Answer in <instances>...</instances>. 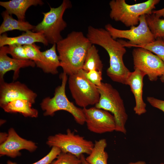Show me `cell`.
Wrapping results in <instances>:
<instances>
[{"mask_svg": "<svg viewBox=\"0 0 164 164\" xmlns=\"http://www.w3.org/2000/svg\"><path fill=\"white\" fill-rule=\"evenodd\" d=\"M72 7L70 0H63L58 7H50L49 11L42 13V21L35 26L32 32L42 33L48 43L56 44L63 39L61 32L67 26V23L63 19L64 13Z\"/></svg>", "mask_w": 164, "mask_h": 164, "instance_id": "8992f818", "label": "cell"}, {"mask_svg": "<svg viewBox=\"0 0 164 164\" xmlns=\"http://www.w3.org/2000/svg\"><path fill=\"white\" fill-rule=\"evenodd\" d=\"M43 2L41 0H12L6 2H0V5L5 9L11 15H15L18 20L25 21V14L30 6L42 5Z\"/></svg>", "mask_w": 164, "mask_h": 164, "instance_id": "e0dca14e", "label": "cell"}, {"mask_svg": "<svg viewBox=\"0 0 164 164\" xmlns=\"http://www.w3.org/2000/svg\"><path fill=\"white\" fill-rule=\"evenodd\" d=\"M23 46L26 55L29 60H32L35 63L41 60L42 52L40 50V47L35 43Z\"/></svg>", "mask_w": 164, "mask_h": 164, "instance_id": "484cf974", "label": "cell"}, {"mask_svg": "<svg viewBox=\"0 0 164 164\" xmlns=\"http://www.w3.org/2000/svg\"><path fill=\"white\" fill-rule=\"evenodd\" d=\"M105 28L114 39L124 38L129 40L128 42H126L118 40L125 47H131L133 46L145 44L155 40L147 25L145 15L140 17L138 26H131L128 30L118 29L110 24L106 25Z\"/></svg>", "mask_w": 164, "mask_h": 164, "instance_id": "9c48e42d", "label": "cell"}, {"mask_svg": "<svg viewBox=\"0 0 164 164\" xmlns=\"http://www.w3.org/2000/svg\"><path fill=\"white\" fill-rule=\"evenodd\" d=\"M56 48V44H54L50 49L42 52L41 60L35 63L45 73L55 75L58 73L57 69L60 67V63Z\"/></svg>", "mask_w": 164, "mask_h": 164, "instance_id": "ac0fdd59", "label": "cell"}, {"mask_svg": "<svg viewBox=\"0 0 164 164\" xmlns=\"http://www.w3.org/2000/svg\"><path fill=\"white\" fill-rule=\"evenodd\" d=\"M92 45L82 32L74 31L57 43L56 49L63 72L70 76L82 69Z\"/></svg>", "mask_w": 164, "mask_h": 164, "instance_id": "7a4b0ae2", "label": "cell"}, {"mask_svg": "<svg viewBox=\"0 0 164 164\" xmlns=\"http://www.w3.org/2000/svg\"><path fill=\"white\" fill-rule=\"evenodd\" d=\"M128 164H146V163L144 161H138L134 162H130Z\"/></svg>", "mask_w": 164, "mask_h": 164, "instance_id": "836d02e7", "label": "cell"}, {"mask_svg": "<svg viewBox=\"0 0 164 164\" xmlns=\"http://www.w3.org/2000/svg\"><path fill=\"white\" fill-rule=\"evenodd\" d=\"M159 0H148L133 5L127 3L125 0H112L109 5L111 9L110 18L120 22L126 26H135L139 24L140 17L152 14Z\"/></svg>", "mask_w": 164, "mask_h": 164, "instance_id": "277c9868", "label": "cell"}, {"mask_svg": "<svg viewBox=\"0 0 164 164\" xmlns=\"http://www.w3.org/2000/svg\"><path fill=\"white\" fill-rule=\"evenodd\" d=\"M37 94L26 85L19 81L7 83L0 81V106L1 107L12 101L18 99L27 100L34 104Z\"/></svg>", "mask_w": 164, "mask_h": 164, "instance_id": "7c38bea8", "label": "cell"}, {"mask_svg": "<svg viewBox=\"0 0 164 164\" xmlns=\"http://www.w3.org/2000/svg\"><path fill=\"white\" fill-rule=\"evenodd\" d=\"M97 87L100 96L99 101L95 107L111 112L115 119V131L126 134L125 126L128 115L119 92L108 83L102 82L101 85Z\"/></svg>", "mask_w": 164, "mask_h": 164, "instance_id": "5b68a950", "label": "cell"}, {"mask_svg": "<svg viewBox=\"0 0 164 164\" xmlns=\"http://www.w3.org/2000/svg\"><path fill=\"white\" fill-rule=\"evenodd\" d=\"M87 37L92 44L102 47L108 53L110 65L106 70L107 75L114 82L120 83L125 82L131 72L123 61V56L126 52L125 47L103 28L89 26Z\"/></svg>", "mask_w": 164, "mask_h": 164, "instance_id": "6da1fadb", "label": "cell"}, {"mask_svg": "<svg viewBox=\"0 0 164 164\" xmlns=\"http://www.w3.org/2000/svg\"><path fill=\"white\" fill-rule=\"evenodd\" d=\"M46 144L50 147H57L61 152L70 153L79 158L84 154L89 155L94 144L91 141L75 134L70 129L67 130L66 133H58L50 136Z\"/></svg>", "mask_w": 164, "mask_h": 164, "instance_id": "ba28073f", "label": "cell"}, {"mask_svg": "<svg viewBox=\"0 0 164 164\" xmlns=\"http://www.w3.org/2000/svg\"><path fill=\"white\" fill-rule=\"evenodd\" d=\"M8 136V134L5 133H0V144L3 143L7 138Z\"/></svg>", "mask_w": 164, "mask_h": 164, "instance_id": "1f68e13d", "label": "cell"}, {"mask_svg": "<svg viewBox=\"0 0 164 164\" xmlns=\"http://www.w3.org/2000/svg\"><path fill=\"white\" fill-rule=\"evenodd\" d=\"M67 75L63 72L61 74V85L55 88L53 97H47L43 100L40 104V107L44 111V116H53L56 111L63 110L71 114L77 124L82 125L85 123L83 109L75 106L69 100L66 95L65 88L68 80Z\"/></svg>", "mask_w": 164, "mask_h": 164, "instance_id": "3957f363", "label": "cell"}, {"mask_svg": "<svg viewBox=\"0 0 164 164\" xmlns=\"http://www.w3.org/2000/svg\"><path fill=\"white\" fill-rule=\"evenodd\" d=\"M32 104L27 100L20 99L11 101L1 108L6 112L19 113L25 117L36 118L38 116V111L32 108Z\"/></svg>", "mask_w": 164, "mask_h": 164, "instance_id": "d6986e66", "label": "cell"}, {"mask_svg": "<svg viewBox=\"0 0 164 164\" xmlns=\"http://www.w3.org/2000/svg\"><path fill=\"white\" fill-rule=\"evenodd\" d=\"M147 25L155 40L164 42V19H161L154 14L145 15Z\"/></svg>", "mask_w": 164, "mask_h": 164, "instance_id": "603a6c76", "label": "cell"}, {"mask_svg": "<svg viewBox=\"0 0 164 164\" xmlns=\"http://www.w3.org/2000/svg\"><path fill=\"white\" fill-rule=\"evenodd\" d=\"M132 47H140L146 49L154 53L164 63V42L157 39L149 43Z\"/></svg>", "mask_w": 164, "mask_h": 164, "instance_id": "cb8c5ba5", "label": "cell"}, {"mask_svg": "<svg viewBox=\"0 0 164 164\" xmlns=\"http://www.w3.org/2000/svg\"><path fill=\"white\" fill-rule=\"evenodd\" d=\"M145 75L138 69H135L134 71L131 72L127 81V85L130 86L135 98V105L134 111L138 115L143 114L147 111L146 104L142 97L143 79Z\"/></svg>", "mask_w": 164, "mask_h": 164, "instance_id": "5bb4252c", "label": "cell"}, {"mask_svg": "<svg viewBox=\"0 0 164 164\" xmlns=\"http://www.w3.org/2000/svg\"><path fill=\"white\" fill-rule=\"evenodd\" d=\"M147 100L152 107L164 112V100H160L152 97H148Z\"/></svg>", "mask_w": 164, "mask_h": 164, "instance_id": "f546056e", "label": "cell"}, {"mask_svg": "<svg viewBox=\"0 0 164 164\" xmlns=\"http://www.w3.org/2000/svg\"><path fill=\"white\" fill-rule=\"evenodd\" d=\"M152 13L159 17L164 18V8L158 10H154L152 11Z\"/></svg>", "mask_w": 164, "mask_h": 164, "instance_id": "4dcf8cb0", "label": "cell"}, {"mask_svg": "<svg viewBox=\"0 0 164 164\" xmlns=\"http://www.w3.org/2000/svg\"><path fill=\"white\" fill-rule=\"evenodd\" d=\"M80 158L81 161V164H90L86 160L84 154L82 155Z\"/></svg>", "mask_w": 164, "mask_h": 164, "instance_id": "d6a6232c", "label": "cell"}, {"mask_svg": "<svg viewBox=\"0 0 164 164\" xmlns=\"http://www.w3.org/2000/svg\"><path fill=\"white\" fill-rule=\"evenodd\" d=\"M159 164H164V163L161 162V163H160Z\"/></svg>", "mask_w": 164, "mask_h": 164, "instance_id": "d590c367", "label": "cell"}, {"mask_svg": "<svg viewBox=\"0 0 164 164\" xmlns=\"http://www.w3.org/2000/svg\"><path fill=\"white\" fill-rule=\"evenodd\" d=\"M160 79L162 82H164V73L160 77Z\"/></svg>", "mask_w": 164, "mask_h": 164, "instance_id": "e575fe53", "label": "cell"}, {"mask_svg": "<svg viewBox=\"0 0 164 164\" xmlns=\"http://www.w3.org/2000/svg\"><path fill=\"white\" fill-rule=\"evenodd\" d=\"M36 42L42 43L46 46H48L49 44L42 33L31 31L15 37H8L6 33L0 36V47L13 44L22 46L30 45Z\"/></svg>", "mask_w": 164, "mask_h": 164, "instance_id": "2e32d148", "label": "cell"}, {"mask_svg": "<svg viewBox=\"0 0 164 164\" xmlns=\"http://www.w3.org/2000/svg\"><path fill=\"white\" fill-rule=\"evenodd\" d=\"M50 164H81L80 158L70 153L61 152Z\"/></svg>", "mask_w": 164, "mask_h": 164, "instance_id": "d4e9b609", "label": "cell"}, {"mask_svg": "<svg viewBox=\"0 0 164 164\" xmlns=\"http://www.w3.org/2000/svg\"><path fill=\"white\" fill-rule=\"evenodd\" d=\"M85 75L87 79L96 86H99L101 84L102 71L96 70L85 71Z\"/></svg>", "mask_w": 164, "mask_h": 164, "instance_id": "f1b7e54d", "label": "cell"}, {"mask_svg": "<svg viewBox=\"0 0 164 164\" xmlns=\"http://www.w3.org/2000/svg\"><path fill=\"white\" fill-rule=\"evenodd\" d=\"M7 46L0 47V81L4 80V76L8 71H14L13 80L19 77L21 68L31 67H34L35 62L29 60H20L11 58L7 55Z\"/></svg>", "mask_w": 164, "mask_h": 164, "instance_id": "9a60e30c", "label": "cell"}, {"mask_svg": "<svg viewBox=\"0 0 164 164\" xmlns=\"http://www.w3.org/2000/svg\"><path fill=\"white\" fill-rule=\"evenodd\" d=\"M37 148L35 142L22 138L13 128H11L9 130L7 139L0 144V155L14 158L21 155L20 151L22 150L32 152Z\"/></svg>", "mask_w": 164, "mask_h": 164, "instance_id": "4fadbf2b", "label": "cell"}, {"mask_svg": "<svg viewBox=\"0 0 164 164\" xmlns=\"http://www.w3.org/2000/svg\"><path fill=\"white\" fill-rule=\"evenodd\" d=\"M50 151L45 156L40 160L31 164H50L61 152V150L58 148L52 147ZM7 164H17L16 163L8 160Z\"/></svg>", "mask_w": 164, "mask_h": 164, "instance_id": "83f0119b", "label": "cell"}, {"mask_svg": "<svg viewBox=\"0 0 164 164\" xmlns=\"http://www.w3.org/2000/svg\"><path fill=\"white\" fill-rule=\"evenodd\" d=\"M83 109L85 123L90 131L102 134L115 131L114 118L109 112L95 107Z\"/></svg>", "mask_w": 164, "mask_h": 164, "instance_id": "8fae6325", "label": "cell"}, {"mask_svg": "<svg viewBox=\"0 0 164 164\" xmlns=\"http://www.w3.org/2000/svg\"><path fill=\"white\" fill-rule=\"evenodd\" d=\"M103 67L98 50L92 44L87 50L82 69L86 72L93 70L102 71Z\"/></svg>", "mask_w": 164, "mask_h": 164, "instance_id": "7402d4cb", "label": "cell"}, {"mask_svg": "<svg viewBox=\"0 0 164 164\" xmlns=\"http://www.w3.org/2000/svg\"><path fill=\"white\" fill-rule=\"evenodd\" d=\"M7 52L12 58L20 60H29L23 46L13 44L7 46Z\"/></svg>", "mask_w": 164, "mask_h": 164, "instance_id": "4316f807", "label": "cell"}, {"mask_svg": "<svg viewBox=\"0 0 164 164\" xmlns=\"http://www.w3.org/2000/svg\"><path fill=\"white\" fill-rule=\"evenodd\" d=\"M68 82L72 96L77 105L83 108L98 103L100 95L97 86L87 79L83 69L70 75Z\"/></svg>", "mask_w": 164, "mask_h": 164, "instance_id": "52a82bcc", "label": "cell"}, {"mask_svg": "<svg viewBox=\"0 0 164 164\" xmlns=\"http://www.w3.org/2000/svg\"><path fill=\"white\" fill-rule=\"evenodd\" d=\"M134 69L147 75L152 81L157 80L164 73V63L157 56L144 48L136 47L132 52Z\"/></svg>", "mask_w": 164, "mask_h": 164, "instance_id": "30bf717a", "label": "cell"}, {"mask_svg": "<svg viewBox=\"0 0 164 164\" xmlns=\"http://www.w3.org/2000/svg\"><path fill=\"white\" fill-rule=\"evenodd\" d=\"M107 145L105 139L95 141L91 153L85 159L90 164H108V156L105 149Z\"/></svg>", "mask_w": 164, "mask_h": 164, "instance_id": "44dd1931", "label": "cell"}, {"mask_svg": "<svg viewBox=\"0 0 164 164\" xmlns=\"http://www.w3.org/2000/svg\"><path fill=\"white\" fill-rule=\"evenodd\" d=\"M3 21L0 26V34L6 32L15 30L24 31L25 32L32 30L35 26L31 24L28 22L22 21L14 19L5 10L1 13Z\"/></svg>", "mask_w": 164, "mask_h": 164, "instance_id": "ffe728a7", "label": "cell"}]
</instances>
